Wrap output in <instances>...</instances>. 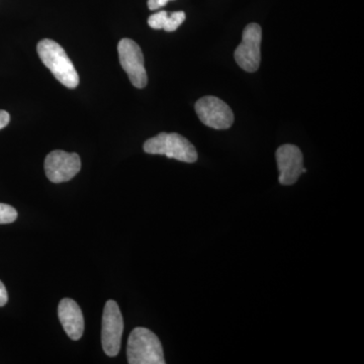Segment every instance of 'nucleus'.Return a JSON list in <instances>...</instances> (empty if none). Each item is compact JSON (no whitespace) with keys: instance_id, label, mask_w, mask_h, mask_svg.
<instances>
[{"instance_id":"15","label":"nucleus","mask_w":364,"mask_h":364,"mask_svg":"<svg viewBox=\"0 0 364 364\" xmlns=\"http://www.w3.org/2000/svg\"><path fill=\"white\" fill-rule=\"evenodd\" d=\"M9 121H11V116H9V112L0 109V130L6 128Z\"/></svg>"},{"instance_id":"14","label":"nucleus","mask_w":364,"mask_h":364,"mask_svg":"<svg viewBox=\"0 0 364 364\" xmlns=\"http://www.w3.org/2000/svg\"><path fill=\"white\" fill-rule=\"evenodd\" d=\"M7 301H9V296H7L6 287L0 280V306H6Z\"/></svg>"},{"instance_id":"10","label":"nucleus","mask_w":364,"mask_h":364,"mask_svg":"<svg viewBox=\"0 0 364 364\" xmlns=\"http://www.w3.org/2000/svg\"><path fill=\"white\" fill-rule=\"evenodd\" d=\"M58 317L69 338H81L85 331V318L80 306L75 301L71 299H62L58 306Z\"/></svg>"},{"instance_id":"5","label":"nucleus","mask_w":364,"mask_h":364,"mask_svg":"<svg viewBox=\"0 0 364 364\" xmlns=\"http://www.w3.org/2000/svg\"><path fill=\"white\" fill-rule=\"evenodd\" d=\"M261 40H262V30L258 23H250L244 28L242 43L234 54L237 64L243 70L255 72L259 68Z\"/></svg>"},{"instance_id":"2","label":"nucleus","mask_w":364,"mask_h":364,"mask_svg":"<svg viewBox=\"0 0 364 364\" xmlns=\"http://www.w3.org/2000/svg\"><path fill=\"white\" fill-rule=\"evenodd\" d=\"M127 356L130 364H165L161 342L146 328H135L132 331Z\"/></svg>"},{"instance_id":"3","label":"nucleus","mask_w":364,"mask_h":364,"mask_svg":"<svg viewBox=\"0 0 364 364\" xmlns=\"http://www.w3.org/2000/svg\"><path fill=\"white\" fill-rule=\"evenodd\" d=\"M144 151L148 154L164 155L186 163L198 160L195 146L188 139L177 133H160L144 144Z\"/></svg>"},{"instance_id":"9","label":"nucleus","mask_w":364,"mask_h":364,"mask_svg":"<svg viewBox=\"0 0 364 364\" xmlns=\"http://www.w3.org/2000/svg\"><path fill=\"white\" fill-rule=\"evenodd\" d=\"M277 167H279V183L291 186L298 181L299 177L306 172L304 167V156L301 151L291 144L280 146L277 151Z\"/></svg>"},{"instance_id":"4","label":"nucleus","mask_w":364,"mask_h":364,"mask_svg":"<svg viewBox=\"0 0 364 364\" xmlns=\"http://www.w3.org/2000/svg\"><path fill=\"white\" fill-rule=\"evenodd\" d=\"M102 344L105 353L114 358L121 350L124 320L119 306L114 301H107L102 315Z\"/></svg>"},{"instance_id":"13","label":"nucleus","mask_w":364,"mask_h":364,"mask_svg":"<svg viewBox=\"0 0 364 364\" xmlns=\"http://www.w3.org/2000/svg\"><path fill=\"white\" fill-rule=\"evenodd\" d=\"M171 0H148V7L151 11H156L158 9L166 6Z\"/></svg>"},{"instance_id":"7","label":"nucleus","mask_w":364,"mask_h":364,"mask_svg":"<svg viewBox=\"0 0 364 364\" xmlns=\"http://www.w3.org/2000/svg\"><path fill=\"white\" fill-rule=\"evenodd\" d=\"M119 62L128 74L132 85L136 88H144L147 85L148 76L144 66L142 50L136 42L131 39L119 41L117 45Z\"/></svg>"},{"instance_id":"8","label":"nucleus","mask_w":364,"mask_h":364,"mask_svg":"<svg viewBox=\"0 0 364 364\" xmlns=\"http://www.w3.org/2000/svg\"><path fill=\"white\" fill-rule=\"evenodd\" d=\"M80 157L76 153L56 150L53 151L46 157V176L54 183L71 181L80 171Z\"/></svg>"},{"instance_id":"1","label":"nucleus","mask_w":364,"mask_h":364,"mask_svg":"<svg viewBox=\"0 0 364 364\" xmlns=\"http://www.w3.org/2000/svg\"><path fill=\"white\" fill-rule=\"evenodd\" d=\"M41 61L50 69L53 75L67 88H76L79 85V76L75 67L67 56L63 48L55 41H41L37 47Z\"/></svg>"},{"instance_id":"11","label":"nucleus","mask_w":364,"mask_h":364,"mask_svg":"<svg viewBox=\"0 0 364 364\" xmlns=\"http://www.w3.org/2000/svg\"><path fill=\"white\" fill-rule=\"evenodd\" d=\"M186 21V14L183 11H176L168 14L161 11L159 13L152 14L148 18V25L154 30H164L166 32H174Z\"/></svg>"},{"instance_id":"12","label":"nucleus","mask_w":364,"mask_h":364,"mask_svg":"<svg viewBox=\"0 0 364 364\" xmlns=\"http://www.w3.org/2000/svg\"><path fill=\"white\" fill-rule=\"evenodd\" d=\"M18 218L16 208L6 203H0V224H11Z\"/></svg>"},{"instance_id":"6","label":"nucleus","mask_w":364,"mask_h":364,"mask_svg":"<svg viewBox=\"0 0 364 364\" xmlns=\"http://www.w3.org/2000/svg\"><path fill=\"white\" fill-rule=\"evenodd\" d=\"M196 112L203 124L215 130H227L234 123L231 107L218 97L200 98L196 104Z\"/></svg>"}]
</instances>
